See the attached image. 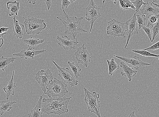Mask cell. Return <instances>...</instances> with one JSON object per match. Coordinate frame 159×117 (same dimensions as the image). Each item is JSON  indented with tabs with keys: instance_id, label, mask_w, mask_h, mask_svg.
Returning a JSON list of instances; mask_svg holds the SVG:
<instances>
[{
	"instance_id": "obj_1",
	"label": "cell",
	"mask_w": 159,
	"mask_h": 117,
	"mask_svg": "<svg viewBox=\"0 0 159 117\" xmlns=\"http://www.w3.org/2000/svg\"><path fill=\"white\" fill-rule=\"evenodd\" d=\"M72 98L71 96L68 98H43L42 102L44 104L42 108V111L48 115L55 114L60 115L67 113L69 111L68 105Z\"/></svg>"
},
{
	"instance_id": "obj_2",
	"label": "cell",
	"mask_w": 159,
	"mask_h": 117,
	"mask_svg": "<svg viewBox=\"0 0 159 117\" xmlns=\"http://www.w3.org/2000/svg\"><path fill=\"white\" fill-rule=\"evenodd\" d=\"M57 18L61 21L64 25L65 34L71 35L74 40L76 39V36L79 33L87 32L81 26V21L83 19L82 17L79 18L70 17L65 12L64 10H63L62 15Z\"/></svg>"
},
{
	"instance_id": "obj_3",
	"label": "cell",
	"mask_w": 159,
	"mask_h": 117,
	"mask_svg": "<svg viewBox=\"0 0 159 117\" xmlns=\"http://www.w3.org/2000/svg\"><path fill=\"white\" fill-rule=\"evenodd\" d=\"M25 20L24 25L25 32L28 35H38L41 33L42 31L47 27L44 20L42 19H39L36 17L27 18L22 16Z\"/></svg>"
},
{
	"instance_id": "obj_4",
	"label": "cell",
	"mask_w": 159,
	"mask_h": 117,
	"mask_svg": "<svg viewBox=\"0 0 159 117\" xmlns=\"http://www.w3.org/2000/svg\"><path fill=\"white\" fill-rule=\"evenodd\" d=\"M68 93L65 83L55 78L48 86L46 94L49 98L57 97L62 98Z\"/></svg>"
},
{
	"instance_id": "obj_5",
	"label": "cell",
	"mask_w": 159,
	"mask_h": 117,
	"mask_svg": "<svg viewBox=\"0 0 159 117\" xmlns=\"http://www.w3.org/2000/svg\"><path fill=\"white\" fill-rule=\"evenodd\" d=\"M84 89L85 93L84 100L87 105L89 111L94 113L98 117H101L99 109L100 107L99 94L95 92L91 93L85 88Z\"/></svg>"
},
{
	"instance_id": "obj_6",
	"label": "cell",
	"mask_w": 159,
	"mask_h": 117,
	"mask_svg": "<svg viewBox=\"0 0 159 117\" xmlns=\"http://www.w3.org/2000/svg\"><path fill=\"white\" fill-rule=\"evenodd\" d=\"M125 23L120 22L115 19L108 22L107 28V33L115 37L125 38L126 33L125 30Z\"/></svg>"
},
{
	"instance_id": "obj_7",
	"label": "cell",
	"mask_w": 159,
	"mask_h": 117,
	"mask_svg": "<svg viewBox=\"0 0 159 117\" xmlns=\"http://www.w3.org/2000/svg\"><path fill=\"white\" fill-rule=\"evenodd\" d=\"M53 79L52 73L49 69L46 71L42 70L39 71L35 76L36 81L41 87L44 94H46L47 87Z\"/></svg>"
},
{
	"instance_id": "obj_8",
	"label": "cell",
	"mask_w": 159,
	"mask_h": 117,
	"mask_svg": "<svg viewBox=\"0 0 159 117\" xmlns=\"http://www.w3.org/2000/svg\"><path fill=\"white\" fill-rule=\"evenodd\" d=\"M86 19L89 21L91 24V28L89 33H91L92 27L96 20L101 17V15L99 11V8L94 2V0H90L89 5L86 8Z\"/></svg>"
},
{
	"instance_id": "obj_9",
	"label": "cell",
	"mask_w": 159,
	"mask_h": 117,
	"mask_svg": "<svg viewBox=\"0 0 159 117\" xmlns=\"http://www.w3.org/2000/svg\"><path fill=\"white\" fill-rule=\"evenodd\" d=\"M53 63L57 67L59 72L58 76L60 77L61 81L68 84L71 87L76 86L78 84L79 81L76 80L72 74L70 72L68 68H65L59 66L54 61Z\"/></svg>"
},
{
	"instance_id": "obj_10",
	"label": "cell",
	"mask_w": 159,
	"mask_h": 117,
	"mask_svg": "<svg viewBox=\"0 0 159 117\" xmlns=\"http://www.w3.org/2000/svg\"><path fill=\"white\" fill-rule=\"evenodd\" d=\"M136 15L137 12H136L130 20L125 21V28H126L125 31L127 35V42L125 47V49H127V47L132 37L134 34H139Z\"/></svg>"
},
{
	"instance_id": "obj_11",
	"label": "cell",
	"mask_w": 159,
	"mask_h": 117,
	"mask_svg": "<svg viewBox=\"0 0 159 117\" xmlns=\"http://www.w3.org/2000/svg\"><path fill=\"white\" fill-rule=\"evenodd\" d=\"M86 43H84L82 46L78 48L75 53L76 60L79 63L83 64L86 67L88 66L89 62H90L91 57L84 46Z\"/></svg>"
},
{
	"instance_id": "obj_12",
	"label": "cell",
	"mask_w": 159,
	"mask_h": 117,
	"mask_svg": "<svg viewBox=\"0 0 159 117\" xmlns=\"http://www.w3.org/2000/svg\"><path fill=\"white\" fill-rule=\"evenodd\" d=\"M113 56L123 61L125 64L136 70H139V69L142 67L151 65L150 63H145L140 60L139 58L136 56L132 58L121 57L115 55Z\"/></svg>"
},
{
	"instance_id": "obj_13",
	"label": "cell",
	"mask_w": 159,
	"mask_h": 117,
	"mask_svg": "<svg viewBox=\"0 0 159 117\" xmlns=\"http://www.w3.org/2000/svg\"><path fill=\"white\" fill-rule=\"evenodd\" d=\"M57 39L59 42L58 44L63 47L65 50L75 49V46L79 43L77 40L75 41H71L68 37L66 35L62 36L61 37L57 35Z\"/></svg>"
},
{
	"instance_id": "obj_14",
	"label": "cell",
	"mask_w": 159,
	"mask_h": 117,
	"mask_svg": "<svg viewBox=\"0 0 159 117\" xmlns=\"http://www.w3.org/2000/svg\"><path fill=\"white\" fill-rule=\"evenodd\" d=\"M120 66L122 69L120 75L128 78L129 81L131 82L132 78L137 73L138 71L125 64L123 61L120 62Z\"/></svg>"
},
{
	"instance_id": "obj_15",
	"label": "cell",
	"mask_w": 159,
	"mask_h": 117,
	"mask_svg": "<svg viewBox=\"0 0 159 117\" xmlns=\"http://www.w3.org/2000/svg\"><path fill=\"white\" fill-rule=\"evenodd\" d=\"M47 51L46 50H21L19 53H15L13 54V56H17L21 58H25L27 59L28 58L33 59L37 55L43 54Z\"/></svg>"
},
{
	"instance_id": "obj_16",
	"label": "cell",
	"mask_w": 159,
	"mask_h": 117,
	"mask_svg": "<svg viewBox=\"0 0 159 117\" xmlns=\"http://www.w3.org/2000/svg\"><path fill=\"white\" fill-rule=\"evenodd\" d=\"M159 5L154 4L152 2L151 0H148L140 11L143 15H149L151 14H159Z\"/></svg>"
},
{
	"instance_id": "obj_17",
	"label": "cell",
	"mask_w": 159,
	"mask_h": 117,
	"mask_svg": "<svg viewBox=\"0 0 159 117\" xmlns=\"http://www.w3.org/2000/svg\"><path fill=\"white\" fill-rule=\"evenodd\" d=\"M13 27L12 31L16 38L21 39L24 35V25L20 23L16 19L15 16L13 18Z\"/></svg>"
},
{
	"instance_id": "obj_18",
	"label": "cell",
	"mask_w": 159,
	"mask_h": 117,
	"mask_svg": "<svg viewBox=\"0 0 159 117\" xmlns=\"http://www.w3.org/2000/svg\"><path fill=\"white\" fill-rule=\"evenodd\" d=\"M44 94L40 96L38 103L35 108L31 110L28 114L29 117H42L43 112L41 106Z\"/></svg>"
},
{
	"instance_id": "obj_19",
	"label": "cell",
	"mask_w": 159,
	"mask_h": 117,
	"mask_svg": "<svg viewBox=\"0 0 159 117\" xmlns=\"http://www.w3.org/2000/svg\"><path fill=\"white\" fill-rule=\"evenodd\" d=\"M20 3L16 1H9L7 3V8L9 11V16L12 17L16 15H18V13L20 9Z\"/></svg>"
},
{
	"instance_id": "obj_20",
	"label": "cell",
	"mask_w": 159,
	"mask_h": 117,
	"mask_svg": "<svg viewBox=\"0 0 159 117\" xmlns=\"http://www.w3.org/2000/svg\"><path fill=\"white\" fill-rule=\"evenodd\" d=\"M14 74V71H13L12 78L9 82L8 85L3 88V90L6 93V99H9V98L11 95L14 96L15 93V90L16 87V84L13 82V77Z\"/></svg>"
},
{
	"instance_id": "obj_21",
	"label": "cell",
	"mask_w": 159,
	"mask_h": 117,
	"mask_svg": "<svg viewBox=\"0 0 159 117\" xmlns=\"http://www.w3.org/2000/svg\"><path fill=\"white\" fill-rule=\"evenodd\" d=\"M45 41V39H40L36 37H32L31 36L30 38L24 40L23 41L26 44L29 49L31 50L34 49L36 47L40 44L42 43Z\"/></svg>"
},
{
	"instance_id": "obj_22",
	"label": "cell",
	"mask_w": 159,
	"mask_h": 117,
	"mask_svg": "<svg viewBox=\"0 0 159 117\" xmlns=\"http://www.w3.org/2000/svg\"><path fill=\"white\" fill-rule=\"evenodd\" d=\"M16 103V101H0V114L2 115L7 111H9L12 105Z\"/></svg>"
},
{
	"instance_id": "obj_23",
	"label": "cell",
	"mask_w": 159,
	"mask_h": 117,
	"mask_svg": "<svg viewBox=\"0 0 159 117\" xmlns=\"http://www.w3.org/2000/svg\"><path fill=\"white\" fill-rule=\"evenodd\" d=\"M16 58L13 57L8 58L2 56L0 58V70L4 71L8 65L10 63H14Z\"/></svg>"
},
{
	"instance_id": "obj_24",
	"label": "cell",
	"mask_w": 159,
	"mask_h": 117,
	"mask_svg": "<svg viewBox=\"0 0 159 117\" xmlns=\"http://www.w3.org/2000/svg\"><path fill=\"white\" fill-rule=\"evenodd\" d=\"M107 61L108 66V74L111 76L115 72L119 69V66L114 58L110 60H107Z\"/></svg>"
},
{
	"instance_id": "obj_25",
	"label": "cell",
	"mask_w": 159,
	"mask_h": 117,
	"mask_svg": "<svg viewBox=\"0 0 159 117\" xmlns=\"http://www.w3.org/2000/svg\"><path fill=\"white\" fill-rule=\"evenodd\" d=\"M68 64L71 68V71L73 74L75 75L77 78H78L80 76V72L82 70L79 66L77 64H75L73 62L71 63L70 61L68 62Z\"/></svg>"
},
{
	"instance_id": "obj_26",
	"label": "cell",
	"mask_w": 159,
	"mask_h": 117,
	"mask_svg": "<svg viewBox=\"0 0 159 117\" xmlns=\"http://www.w3.org/2000/svg\"><path fill=\"white\" fill-rule=\"evenodd\" d=\"M148 20L146 27L152 26L159 20V14H154L153 15H149L148 16Z\"/></svg>"
},
{
	"instance_id": "obj_27",
	"label": "cell",
	"mask_w": 159,
	"mask_h": 117,
	"mask_svg": "<svg viewBox=\"0 0 159 117\" xmlns=\"http://www.w3.org/2000/svg\"><path fill=\"white\" fill-rule=\"evenodd\" d=\"M132 52L141 55H142L143 57H157L158 58L159 57L158 54H156L151 53L150 52H148V51L144 50H132Z\"/></svg>"
},
{
	"instance_id": "obj_28",
	"label": "cell",
	"mask_w": 159,
	"mask_h": 117,
	"mask_svg": "<svg viewBox=\"0 0 159 117\" xmlns=\"http://www.w3.org/2000/svg\"><path fill=\"white\" fill-rule=\"evenodd\" d=\"M151 27L153 36L152 40V42L154 40L156 39L159 35V20L156 24Z\"/></svg>"
},
{
	"instance_id": "obj_29",
	"label": "cell",
	"mask_w": 159,
	"mask_h": 117,
	"mask_svg": "<svg viewBox=\"0 0 159 117\" xmlns=\"http://www.w3.org/2000/svg\"><path fill=\"white\" fill-rule=\"evenodd\" d=\"M146 19V18L145 15H143L142 16L139 15H137L136 20L138 22V26L139 30L143 26H145Z\"/></svg>"
},
{
	"instance_id": "obj_30",
	"label": "cell",
	"mask_w": 159,
	"mask_h": 117,
	"mask_svg": "<svg viewBox=\"0 0 159 117\" xmlns=\"http://www.w3.org/2000/svg\"><path fill=\"white\" fill-rule=\"evenodd\" d=\"M135 8L136 12H138L141 9L142 5L146 4V3L144 2L143 0H135L133 2H132Z\"/></svg>"
},
{
	"instance_id": "obj_31",
	"label": "cell",
	"mask_w": 159,
	"mask_h": 117,
	"mask_svg": "<svg viewBox=\"0 0 159 117\" xmlns=\"http://www.w3.org/2000/svg\"><path fill=\"white\" fill-rule=\"evenodd\" d=\"M142 28L144 31L145 32V33L147 35L148 37L149 38L151 42H152V39L151 38V35L152 34V32L151 27H146L144 26L142 27Z\"/></svg>"
},
{
	"instance_id": "obj_32",
	"label": "cell",
	"mask_w": 159,
	"mask_h": 117,
	"mask_svg": "<svg viewBox=\"0 0 159 117\" xmlns=\"http://www.w3.org/2000/svg\"><path fill=\"white\" fill-rule=\"evenodd\" d=\"M159 49V41L154 44L153 45L148 47V48L144 49V50L149 51H152L153 50H157Z\"/></svg>"
},
{
	"instance_id": "obj_33",
	"label": "cell",
	"mask_w": 159,
	"mask_h": 117,
	"mask_svg": "<svg viewBox=\"0 0 159 117\" xmlns=\"http://www.w3.org/2000/svg\"><path fill=\"white\" fill-rule=\"evenodd\" d=\"M71 3L68 0H62L61 6L62 9L64 10V9L67 8Z\"/></svg>"
},
{
	"instance_id": "obj_34",
	"label": "cell",
	"mask_w": 159,
	"mask_h": 117,
	"mask_svg": "<svg viewBox=\"0 0 159 117\" xmlns=\"http://www.w3.org/2000/svg\"><path fill=\"white\" fill-rule=\"evenodd\" d=\"M120 8L123 10H129L126 3L123 0H119Z\"/></svg>"
},
{
	"instance_id": "obj_35",
	"label": "cell",
	"mask_w": 159,
	"mask_h": 117,
	"mask_svg": "<svg viewBox=\"0 0 159 117\" xmlns=\"http://www.w3.org/2000/svg\"><path fill=\"white\" fill-rule=\"evenodd\" d=\"M123 1L125 3H126L128 6V8L130 9V8L132 9L135 10V8L133 5L132 2L130 0H123Z\"/></svg>"
},
{
	"instance_id": "obj_36",
	"label": "cell",
	"mask_w": 159,
	"mask_h": 117,
	"mask_svg": "<svg viewBox=\"0 0 159 117\" xmlns=\"http://www.w3.org/2000/svg\"><path fill=\"white\" fill-rule=\"evenodd\" d=\"M9 28L4 27L0 28V34H6V32L8 31Z\"/></svg>"
},
{
	"instance_id": "obj_37",
	"label": "cell",
	"mask_w": 159,
	"mask_h": 117,
	"mask_svg": "<svg viewBox=\"0 0 159 117\" xmlns=\"http://www.w3.org/2000/svg\"><path fill=\"white\" fill-rule=\"evenodd\" d=\"M46 3L47 7L48 10H50L51 8L52 0H43Z\"/></svg>"
},
{
	"instance_id": "obj_38",
	"label": "cell",
	"mask_w": 159,
	"mask_h": 117,
	"mask_svg": "<svg viewBox=\"0 0 159 117\" xmlns=\"http://www.w3.org/2000/svg\"><path fill=\"white\" fill-rule=\"evenodd\" d=\"M5 34H0V48L2 47L4 43V41L3 40V37L4 36Z\"/></svg>"
},
{
	"instance_id": "obj_39",
	"label": "cell",
	"mask_w": 159,
	"mask_h": 117,
	"mask_svg": "<svg viewBox=\"0 0 159 117\" xmlns=\"http://www.w3.org/2000/svg\"><path fill=\"white\" fill-rule=\"evenodd\" d=\"M37 0H28L27 2L29 3H32L33 5L36 4V2Z\"/></svg>"
},
{
	"instance_id": "obj_40",
	"label": "cell",
	"mask_w": 159,
	"mask_h": 117,
	"mask_svg": "<svg viewBox=\"0 0 159 117\" xmlns=\"http://www.w3.org/2000/svg\"><path fill=\"white\" fill-rule=\"evenodd\" d=\"M152 2L154 4L159 5V0H151Z\"/></svg>"
},
{
	"instance_id": "obj_41",
	"label": "cell",
	"mask_w": 159,
	"mask_h": 117,
	"mask_svg": "<svg viewBox=\"0 0 159 117\" xmlns=\"http://www.w3.org/2000/svg\"><path fill=\"white\" fill-rule=\"evenodd\" d=\"M128 117H136L135 115V112H131Z\"/></svg>"
},
{
	"instance_id": "obj_42",
	"label": "cell",
	"mask_w": 159,
	"mask_h": 117,
	"mask_svg": "<svg viewBox=\"0 0 159 117\" xmlns=\"http://www.w3.org/2000/svg\"><path fill=\"white\" fill-rule=\"evenodd\" d=\"M118 0H112V1L114 2L115 4H116L117 3Z\"/></svg>"
},
{
	"instance_id": "obj_43",
	"label": "cell",
	"mask_w": 159,
	"mask_h": 117,
	"mask_svg": "<svg viewBox=\"0 0 159 117\" xmlns=\"http://www.w3.org/2000/svg\"><path fill=\"white\" fill-rule=\"evenodd\" d=\"M71 3H73L76 1V0H68Z\"/></svg>"
},
{
	"instance_id": "obj_44",
	"label": "cell",
	"mask_w": 159,
	"mask_h": 117,
	"mask_svg": "<svg viewBox=\"0 0 159 117\" xmlns=\"http://www.w3.org/2000/svg\"><path fill=\"white\" fill-rule=\"evenodd\" d=\"M106 1V0H102V3L103 4H104L105 2Z\"/></svg>"
}]
</instances>
